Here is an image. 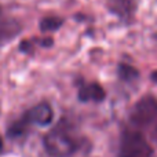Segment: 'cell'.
Instances as JSON below:
<instances>
[{
    "instance_id": "obj_1",
    "label": "cell",
    "mask_w": 157,
    "mask_h": 157,
    "mask_svg": "<svg viewBox=\"0 0 157 157\" xmlns=\"http://www.w3.org/2000/svg\"><path fill=\"white\" fill-rule=\"evenodd\" d=\"M46 152L52 157H69L77 150L78 144L71 132L63 128H54L44 136Z\"/></svg>"
},
{
    "instance_id": "obj_2",
    "label": "cell",
    "mask_w": 157,
    "mask_h": 157,
    "mask_svg": "<svg viewBox=\"0 0 157 157\" xmlns=\"http://www.w3.org/2000/svg\"><path fill=\"white\" fill-rule=\"evenodd\" d=\"M119 157H152V149L139 131H125L120 142Z\"/></svg>"
},
{
    "instance_id": "obj_3",
    "label": "cell",
    "mask_w": 157,
    "mask_h": 157,
    "mask_svg": "<svg viewBox=\"0 0 157 157\" xmlns=\"http://www.w3.org/2000/svg\"><path fill=\"white\" fill-rule=\"evenodd\" d=\"M157 117V99L155 97H144L131 110L130 120L135 127H144Z\"/></svg>"
},
{
    "instance_id": "obj_4",
    "label": "cell",
    "mask_w": 157,
    "mask_h": 157,
    "mask_svg": "<svg viewBox=\"0 0 157 157\" xmlns=\"http://www.w3.org/2000/svg\"><path fill=\"white\" fill-rule=\"evenodd\" d=\"M52 119H54V112H52V108L50 106V103L47 102H41L39 105L30 108L22 117V120L26 124H35L40 125V127L48 125L52 121Z\"/></svg>"
},
{
    "instance_id": "obj_5",
    "label": "cell",
    "mask_w": 157,
    "mask_h": 157,
    "mask_svg": "<svg viewBox=\"0 0 157 157\" xmlns=\"http://www.w3.org/2000/svg\"><path fill=\"white\" fill-rule=\"evenodd\" d=\"M109 11L123 21H130L135 15L136 0H108Z\"/></svg>"
},
{
    "instance_id": "obj_6",
    "label": "cell",
    "mask_w": 157,
    "mask_h": 157,
    "mask_svg": "<svg viewBox=\"0 0 157 157\" xmlns=\"http://www.w3.org/2000/svg\"><path fill=\"white\" fill-rule=\"evenodd\" d=\"M78 99L81 102H101L105 99V90L98 83L84 84L78 90Z\"/></svg>"
},
{
    "instance_id": "obj_7",
    "label": "cell",
    "mask_w": 157,
    "mask_h": 157,
    "mask_svg": "<svg viewBox=\"0 0 157 157\" xmlns=\"http://www.w3.org/2000/svg\"><path fill=\"white\" fill-rule=\"evenodd\" d=\"M63 24L62 18H58V17H46L40 21V29L43 32H54L58 30Z\"/></svg>"
},
{
    "instance_id": "obj_8",
    "label": "cell",
    "mask_w": 157,
    "mask_h": 157,
    "mask_svg": "<svg viewBox=\"0 0 157 157\" xmlns=\"http://www.w3.org/2000/svg\"><path fill=\"white\" fill-rule=\"evenodd\" d=\"M119 76L125 81H131L138 77V72H136V69L132 68V66L123 63V65L119 66Z\"/></svg>"
},
{
    "instance_id": "obj_9",
    "label": "cell",
    "mask_w": 157,
    "mask_h": 157,
    "mask_svg": "<svg viewBox=\"0 0 157 157\" xmlns=\"http://www.w3.org/2000/svg\"><path fill=\"white\" fill-rule=\"evenodd\" d=\"M150 78H152V80L155 81V83H157V71H156V72H153L152 76H150Z\"/></svg>"
},
{
    "instance_id": "obj_10",
    "label": "cell",
    "mask_w": 157,
    "mask_h": 157,
    "mask_svg": "<svg viewBox=\"0 0 157 157\" xmlns=\"http://www.w3.org/2000/svg\"><path fill=\"white\" fill-rule=\"evenodd\" d=\"M3 150V141H2V136H0V153H2Z\"/></svg>"
},
{
    "instance_id": "obj_11",
    "label": "cell",
    "mask_w": 157,
    "mask_h": 157,
    "mask_svg": "<svg viewBox=\"0 0 157 157\" xmlns=\"http://www.w3.org/2000/svg\"><path fill=\"white\" fill-rule=\"evenodd\" d=\"M155 37H156V40H157V33H156V35H155Z\"/></svg>"
}]
</instances>
